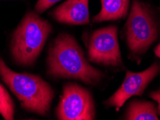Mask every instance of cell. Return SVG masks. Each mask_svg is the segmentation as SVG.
I'll return each instance as SVG.
<instances>
[{
    "label": "cell",
    "instance_id": "10",
    "mask_svg": "<svg viewBox=\"0 0 160 120\" xmlns=\"http://www.w3.org/2000/svg\"><path fill=\"white\" fill-rule=\"evenodd\" d=\"M126 120H159L155 104L147 100L134 99L127 106L123 116Z\"/></svg>",
    "mask_w": 160,
    "mask_h": 120
},
{
    "label": "cell",
    "instance_id": "14",
    "mask_svg": "<svg viewBox=\"0 0 160 120\" xmlns=\"http://www.w3.org/2000/svg\"><path fill=\"white\" fill-rule=\"evenodd\" d=\"M154 52L155 55H156L159 58H160V43L157 45L156 47H155Z\"/></svg>",
    "mask_w": 160,
    "mask_h": 120
},
{
    "label": "cell",
    "instance_id": "5",
    "mask_svg": "<svg viewBox=\"0 0 160 120\" xmlns=\"http://www.w3.org/2000/svg\"><path fill=\"white\" fill-rule=\"evenodd\" d=\"M60 120H93L96 110L92 94L88 89L77 83H67L56 109Z\"/></svg>",
    "mask_w": 160,
    "mask_h": 120
},
{
    "label": "cell",
    "instance_id": "13",
    "mask_svg": "<svg viewBox=\"0 0 160 120\" xmlns=\"http://www.w3.org/2000/svg\"><path fill=\"white\" fill-rule=\"evenodd\" d=\"M149 96L150 98L155 101L157 103V114L160 116V89H158L157 91H152L149 93Z\"/></svg>",
    "mask_w": 160,
    "mask_h": 120
},
{
    "label": "cell",
    "instance_id": "11",
    "mask_svg": "<svg viewBox=\"0 0 160 120\" xmlns=\"http://www.w3.org/2000/svg\"><path fill=\"white\" fill-rule=\"evenodd\" d=\"M0 114L6 120L14 119L15 104L8 91L0 83Z\"/></svg>",
    "mask_w": 160,
    "mask_h": 120
},
{
    "label": "cell",
    "instance_id": "4",
    "mask_svg": "<svg viewBox=\"0 0 160 120\" xmlns=\"http://www.w3.org/2000/svg\"><path fill=\"white\" fill-rule=\"evenodd\" d=\"M125 39L131 55L138 57L147 52L159 37V25L149 4L133 0L124 25Z\"/></svg>",
    "mask_w": 160,
    "mask_h": 120
},
{
    "label": "cell",
    "instance_id": "3",
    "mask_svg": "<svg viewBox=\"0 0 160 120\" xmlns=\"http://www.w3.org/2000/svg\"><path fill=\"white\" fill-rule=\"evenodd\" d=\"M52 26L38 14L29 12L14 31L11 53L14 60L21 65H32L43 50Z\"/></svg>",
    "mask_w": 160,
    "mask_h": 120
},
{
    "label": "cell",
    "instance_id": "6",
    "mask_svg": "<svg viewBox=\"0 0 160 120\" xmlns=\"http://www.w3.org/2000/svg\"><path fill=\"white\" fill-rule=\"evenodd\" d=\"M88 58L92 63L105 66H123L117 26H108L93 32L88 45Z\"/></svg>",
    "mask_w": 160,
    "mask_h": 120
},
{
    "label": "cell",
    "instance_id": "8",
    "mask_svg": "<svg viewBox=\"0 0 160 120\" xmlns=\"http://www.w3.org/2000/svg\"><path fill=\"white\" fill-rule=\"evenodd\" d=\"M56 22L72 25H88L89 0H67L51 13Z\"/></svg>",
    "mask_w": 160,
    "mask_h": 120
},
{
    "label": "cell",
    "instance_id": "2",
    "mask_svg": "<svg viewBox=\"0 0 160 120\" xmlns=\"http://www.w3.org/2000/svg\"><path fill=\"white\" fill-rule=\"evenodd\" d=\"M0 76L26 111L41 116L48 114L54 98V91L41 76L18 73L0 58Z\"/></svg>",
    "mask_w": 160,
    "mask_h": 120
},
{
    "label": "cell",
    "instance_id": "7",
    "mask_svg": "<svg viewBox=\"0 0 160 120\" xmlns=\"http://www.w3.org/2000/svg\"><path fill=\"white\" fill-rule=\"evenodd\" d=\"M160 73V64L154 63L143 71L132 72L127 70L123 83L117 91L105 101V104L113 107L118 112L129 98L142 96L149 84Z\"/></svg>",
    "mask_w": 160,
    "mask_h": 120
},
{
    "label": "cell",
    "instance_id": "9",
    "mask_svg": "<svg viewBox=\"0 0 160 120\" xmlns=\"http://www.w3.org/2000/svg\"><path fill=\"white\" fill-rule=\"evenodd\" d=\"M131 0H100L101 9L92 18V22L117 21L128 17Z\"/></svg>",
    "mask_w": 160,
    "mask_h": 120
},
{
    "label": "cell",
    "instance_id": "1",
    "mask_svg": "<svg viewBox=\"0 0 160 120\" xmlns=\"http://www.w3.org/2000/svg\"><path fill=\"white\" fill-rule=\"evenodd\" d=\"M47 67L51 77L78 80L88 85H97L105 78L88 62L76 39L66 32L58 35L49 48Z\"/></svg>",
    "mask_w": 160,
    "mask_h": 120
},
{
    "label": "cell",
    "instance_id": "12",
    "mask_svg": "<svg viewBox=\"0 0 160 120\" xmlns=\"http://www.w3.org/2000/svg\"><path fill=\"white\" fill-rule=\"evenodd\" d=\"M60 1L62 0H38L35 6V10L37 12V13L42 14Z\"/></svg>",
    "mask_w": 160,
    "mask_h": 120
}]
</instances>
